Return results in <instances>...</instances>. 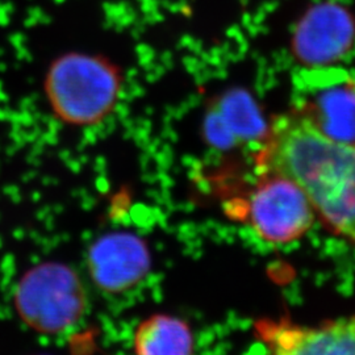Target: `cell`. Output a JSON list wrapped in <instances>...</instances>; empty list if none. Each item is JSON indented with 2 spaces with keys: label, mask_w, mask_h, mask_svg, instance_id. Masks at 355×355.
Listing matches in <instances>:
<instances>
[{
  "label": "cell",
  "mask_w": 355,
  "mask_h": 355,
  "mask_svg": "<svg viewBox=\"0 0 355 355\" xmlns=\"http://www.w3.org/2000/svg\"><path fill=\"white\" fill-rule=\"evenodd\" d=\"M297 95L295 114L329 139L355 142V74L341 67H309L297 79Z\"/></svg>",
  "instance_id": "obj_4"
},
{
  "label": "cell",
  "mask_w": 355,
  "mask_h": 355,
  "mask_svg": "<svg viewBox=\"0 0 355 355\" xmlns=\"http://www.w3.org/2000/svg\"><path fill=\"white\" fill-rule=\"evenodd\" d=\"M136 355H193L190 327L180 318L154 315L135 333Z\"/></svg>",
  "instance_id": "obj_9"
},
{
  "label": "cell",
  "mask_w": 355,
  "mask_h": 355,
  "mask_svg": "<svg viewBox=\"0 0 355 355\" xmlns=\"http://www.w3.org/2000/svg\"><path fill=\"white\" fill-rule=\"evenodd\" d=\"M258 165L296 183L325 229L355 248V142L329 139L292 112L268 129Z\"/></svg>",
  "instance_id": "obj_1"
},
{
  "label": "cell",
  "mask_w": 355,
  "mask_h": 355,
  "mask_svg": "<svg viewBox=\"0 0 355 355\" xmlns=\"http://www.w3.org/2000/svg\"><path fill=\"white\" fill-rule=\"evenodd\" d=\"M255 330L268 355H355V312L315 325L265 318Z\"/></svg>",
  "instance_id": "obj_6"
},
{
  "label": "cell",
  "mask_w": 355,
  "mask_h": 355,
  "mask_svg": "<svg viewBox=\"0 0 355 355\" xmlns=\"http://www.w3.org/2000/svg\"><path fill=\"white\" fill-rule=\"evenodd\" d=\"M121 89L119 69L107 58L69 53L51 64L45 94L57 119L71 125H94L108 117Z\"/></svg>",
  "instance_id": "obj_2"
},
{
  "label": "cell",
  "mask_w": 355,
  "mask_h": 355,
  "mask_svg": "<svg viewBox=\"0 0 355 355\" xmlns=\"http://www.w3.org/2000/svg\"><path fill=\"white\" fill-rule=\"evenodd\" d=\"M355 36L353 17L343 6L324 3L312 7L293 35L296 57L308 64L328 66L350 51Z\"/></svg>",
  "instance_id": "obj_7"
},
{
  "label": "cell",
  "mask_w": 355,
  "mask_h": 355,
  "mask_svg": "<svg viewBox=\"0 0 355 355\" xmlns=\"http://www.w3.org/2000/svg\"><path fill=\"white\" fill-rule=\"evenodd\" d=\"M94 283L110 293L128 291L145 278L150 268L146 243L132 233H111L96 240L87 258Z\"/></svg>",
  "instance_id": "obj_8"
},
{
  "label": "cell",
  "mask_w": 355,
  "mask_h": 355,
  "mask_svg": "<svg viewBox=\"0 0 355 355\" xmlns=\"http://www.w3.org/2000/svg\"><path fill=\"white\" fill-rule=\"evenodd\" d=\"M15 299L26 324L48 334L70 329L85 315L87 304L82 280L61 263H44L28 271Z\"/></svg>",
  "instance_id": "obj_3"
},
{
  "label": "cell",
  "mask_w": 355,
  "mask_h": 355,
  "mask_svg": "<svg viewBox=\"0 0 355 355\" xmlns=\"http://www.w3.org/2000/svg\"><path fill=\"white\" fill-rule=\"evenodd\" d=\"M316 214L303 190L288 178L262 173L248 202V220L263 241H299L313 228Z\"/></svg>",
  "instance_id": "obj_5"
}]
</instances>
